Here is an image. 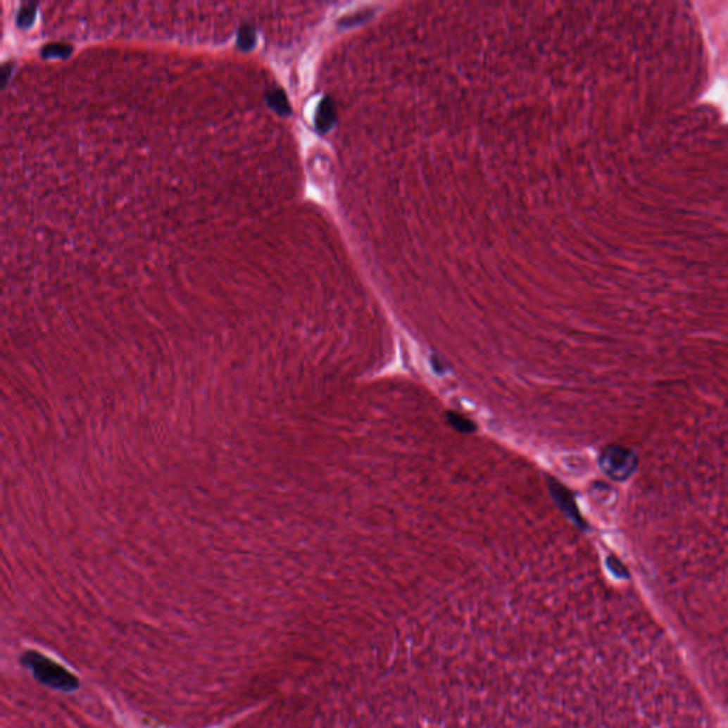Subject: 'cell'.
Masks as SVG:
<instances>
[{
  "label": "cell",
  "mask_w": 728,
  "mask_h": 728,
  "mask_svg": "<svg viewBox=\"0 0 728 728\" xmlns=\"http://www.w3.org/2000/svg\"><path fill=\"white\" fill-rule=\"evenodd\" d=\"M22 663L33 672L34 677L39 682H42L53 689L63 690V691H71L79 687V682L75 676L68 673L60 665L54 663L53 660L42 656V654H39V653L27 651L22 658Z\"/></svg>",
  "instance_id": "6da1fadb"
},
{
  "label": "cell",
  "mask_w": 728,
  "mask_h": 728,
  "mask_svg": "<svg viewBox=\"0 0 728 728\" xmlns=\"http://www.w3.org/2000/svg\"><path fill=\"white\" fill-rule=\"evenodd\" d=\"M12 67L13 64L12 63H8L2 67V83H4V87L8 84V80L11 77V73H12Z\"/></svg>",
  "instance_id": "52a82bcc"
},
{
  "label": "cell",
  "mask_w": 728,
  "mask_h": 728,
  "mask_svg": "<svg viewBox=\"0 0 728 728\" xmlns=\"http://www.w3.org/2000/svg\"><path fill=\"white\" fill-rule=\"evenodd\" d=\"M265 99L268 101V104L279 114H289L290 113V107H289V103H287V99H286V94L283 93L282 89L279 87H275V89H270L266 92L265 94Z\"/></svg>",
  "instance_id": "3957f363"
},
{
  "label": "cell",
  "mask_w": 728,
  "mask_h": 728,
  "mask_svg": "<svg viewBox=\"0 0 728 728\" xmlns=\"http://www.w3.org/2000/svg\"><path fill=\"white\" fill-rule=\"evenodd\" d=\"M256 43V30L249 25H244L238 33V47L244 51L251 50Z\"/></svg>",
  "instance_id": "277c9868"
},
{
  "label": "cell",
  "mask_w": 728,
  "mask_h": 728,
  "mask_svg": "<svg viewBox=\"0 0 728 728\" xmlns=\"http://www.w3.org/2000/svg\"><path fill=\"white\" fill-rule=\"evenodd\" d=\"M634 467L633 457L623 448H610L602 457V468L608 475L623 479Z\"/></svg>",
  "instance_id": "7a4b0ae2"
},
{
  "label": "cell",
  "mask_w": 728,
  "mask_h": 728,
  "mask_svg": "<svg viewBox=\"0 0 728 728\" xmlns=\"http://www.w3.org/2000/svg\"><path fill=\"white\" fill-rule=\"evenodd\" d=\"M73 49L68 44H49L43 47L42 56L43 57H68L71 54Z\"/></svg>",
  "instance_id": "8992f818"
},
{
  "label": "cell",
  "mask_w": 728,
  "mask_h": 728,
  "mask_svg": "<svg viewBox=\"0 0 728 728\" xmlns=\"http://www.w3.org/2000/svg\"><path fill=\"white\" fill-rule=\"evenodd\" d=\"M36 11H37V5L36 4H25L20 9H19V13H18V18H16V22H18V26L20 29H27L32 26L33 20H34V16H36Z\"/></svg>",
  "instance_id": "5b68a950"
}]
</instances>
